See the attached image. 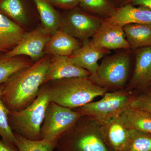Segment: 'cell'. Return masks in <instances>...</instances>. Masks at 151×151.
Masks as SVG:
<instances>
[{
  "instance_id": "1",
  "label": "cell",
  "mask_w": 151,
  "mask_h": 151,
  "mask_svg": "<svg viewBox=\"0 0 151 151\" xmlns=\"http://www.w3.org/2000/svg\"><path fill=\"white\" fill-rule=\"evenodd\" d=\"M50 60L48 57H42L4 83L2 98L9 111H21L34 101L43 85Z\"/></svg>"
},
{
  "instance_id": "2",
  "label": "cell",
  "mask_w": 151,
  "mask_h": 151,
  "mask_svg": "<svg viewBox=\"0 0 151 151\" xmlns=\"http://www.w3.org/2000/svg\"><path fill=\"white\" fill-rule=\"evenodd\" d=\"M47 84L50 101L60 105L76 109L103 96L108 89L97 85L89 77L65 78Z\"/></svg>"
},
{
  "instance_id": "3",
  "label": "cell",
  "mask_w": 151,
  "mask_h": 151,
  "mask_svg": "<svg viewBox=\"0 0 151 151\" xmlns=\"http://www.w3.org/2000/svg\"><path fill=\"white\" fill-rule=\"evenodd\" d=\"M54 151H110L101 125L88 116H81L57 141Z\"/></svg>"
},
{
  "instance_id": "4",
  "label": "cell",
  "mask_w": 151,
  "mask_h": 151,
  "mask_svg": "<svg viewBox=\"0 0 151 151\" xmlns=\"http://www.w3.org/2000/svg\"><path fill=\"white\" fill-rule=\"evenodd\" d=\"M50 101L48 87L45 84L30 105L21 111H9V124L14 133L28 139L40 140L41 129Z\"/></svg>"
},
{
  "instance_id": "5",
  "label": "cell",
  "mask_w": 151,
  "mask_h": 151,
  "mask_svg": "<svg viewBox=\"0 0 151 151\" xmlns=\"http://www.w3.org/2000/svg\"><path fill=\"white\" fill-rule=\"evenodd\" d=\"M136 94L126 89L107 92L99 101L90 102L75 110L102 125L118 117L130 107Z\"/></svg>"
},
{
  "instance_id": "6",
  "label": "cell",
  "mask_w": 151,
  "mask_h": 151,
  "mask_svg": "<svg viewBox=\"0 0 151 151\" xmlns=\"http://www.w3.org/2000/svg\"><path fill=\"white\" fill-rule=\"evenodd\" d=\"M130 59L129 52L105 58L96 73L89 77L97 85L106 89H122L127 83Z\"/></svg>"
},
{
  "instance_id": "7",
  "label": "cell",
  "mask_w": 151,
  "mask_h": 151,
  "mask_svg": "<svg viewBox=\"0 0 151 151\" xmlns=\"http://www.w3.org/2000/svg\"><path fill=\"white\" fill-rule=\"evenodd\" d=\"M81 116L78 111L50 101L41 129V140L57 141Z\"/></svg>"
},
{
  "instance_id": "8",
  "label": "cell",
  "mask_w": 151,
  "mask_h": 151,
  "mask_svg": "<svg viewBox=\"0 0 151 151\" xmlns=\"http://www.w3.org/2000/svg\"><path fill=\"white\" fill-rule=\"evenodd\" d=\"M103 20L76 7L69 10L61 19L60 27L63 30L84 43L93 37Z\"/></svg>"
},
{
  "instance_id": "9",
  "label": "cell",
  "mask_w": 151,
  "mask_h": 151,
  "mask_svg": "<svg viewBox=\"0 0 151 151\" xmlns=\"http://www.w3.org/2000/svg\"><path fill=\"white\" fill-rule=\"evenodd\" d=\"M51 35L43 27H38L25 34L16 46L6 52L5 56L13 58L26 55L38 61L42 58L44 51Z\"/></svg>"
},
{
  "instance_id": "10",
  "label": "cell",
  "mask_w": 151,
  "mask_h": 151,
  "mask_svg": "<svg viewBox=\"0 0 151 151\" xmlns=\"http://www.w3.org/2000/svg\"><path fill=\"white\" fill-rule=\"evenodd\" d=\"M91 41L97 46L108 50H131L123 27L105 19Z\"/></svg>"
},
{
  "instance_id": "11",
  "label": "cell",
  "mask_w": 151,
  "mask_h": 151,
  "mask_svg": "<svg viewBox=\"0 0 151 151\" xmlns=\"http://www.w3.org/2000/svg\"><path fill=\"white\" fill-rule=\"evenodd\" d=\"M132 78L126 90L142 92L151 82V47L137 50Z\"/></svg>"
},
{
  "instance_id": "12",
  "label": "cell",
  "mask_w": 151,
  "mask_h": 151,
  "mask_svg": "<svg viewBox=\"0 0 151 151\" xmlns=\"http://www.w3.org/2000/svg\"><path fill=\"white\" fill-rule=\"evenodd\" d=\"M89 71L74 65L68 56H53L43 84L50 81L72 78L89 77Z\"/></svg>"
},
{
  "instance_id": "13",
  "label": "cell",
  "mask_w": 151,
  "mask_h": 151,
  "mask_svg": "<svg viewBox=\"0 0 151 151\" xmlns=\"http://www.w3.org/2000/svg\"><path fill=\"white\" fill-rule=\"evenodd\" d=\"M109 52L110 50L101 48L89 40L69 57L74 65L87 70L91 76L94 75L98 69L99 60Z\"/></svg>"
},
{
  "instance_id": "14",
  "label": "cell",
  "mask_w": 151,
  "mask_h": 151,
  "mask_svg": "<svg viewBox=\"0 0 151 151\" xmlns=\"http://www.w3.org/2000/svg\"><path fill=\"white\" fill-rule=\"evenodd\" d=\"M105 19L122 27L134 24L151 25V10L127 3L116 8L113 14Z\"/></svg>"
},
{
  "instance_id": "15",
  "label": "cell",
  "mask_w": 151,
  "mask_h": 151,
  "mask_svg": "<svg viewBox=\"0 0 151 151\" xmlns=\"http://www.w3.org/2000/svg\"><path fill=\"white\" fill-rule=\"evenodd\" d=\"M119 116L101 125L103 138L110 151H122L128 140L129 129Z\"/></svg>"
},
{
  "instance_id": "16",
  "label": "cell",
  "mask_w": 151,
  "mask_h": 151,
  "mask_svg": "<svg viewBox=\"0 0 151 151\" xmlns=\"http://www.w3.org/2000/svg\"><path fill=\"white\" fill-rule=\"evenodd\" d=\"M81 46L77 39L58 29L51 35L44 52L53 56L69 57Z\"/></svg>"
},
{
  "instance_id": "17",
  "label": "cell",
  "mask_w": 151,
  "mask_h": 151,
  "mask_svg": "<svg viewBox=\"0 0 151 151\" xmlns=\"http://www.w3.org/2000/svg\"><path fill=\"white\" fill-rule=\"evenodd\" d=\"M26 33L20 25L0 13V52L13 49Z\"/></svg>"
},
{
  "instance_id": "18",
  "label": "cell",
  "mask_w": 151,
  "mask_h": 151,
  "mask_svg": "<svg viewBox=\"0 0 151 151\" xmlns=\"http://www.w3.org/2000/svg\"><path fill=\"white\" fill-rule=\"evenodd\" d=\"M128 129L137 130L151 134V114L138 108L129 107L119 116Z\"/></svg>"
},
{
  "instance_id": "19",
  "label": "cell",
  "mask_w": 151,
  "mask_h": 151,
  "mask_svg": "<svg viewBox=\"0 0 151 151\" xmlns=\"http://www.w3.org/2000/svg\"><path fill=\"white\" fill-rule=\"evenodd\" d=\"M123 28L131 49L151 47V25L134 24Z\"/></svg>"
},
{
  "instance_id": "20",
  "label": "cell",
  "mask_w": 151,
  "mask_h": 151,
  "mask_svg": "<svg viewBox=\"0 0 151 151\" xmlns=\"http://www.w3.org/2000/svg\"><path fill=\"white\" fill-rule=\"evenodd\" d=\"M37 9L42 27L52 35L59 29L61 19L48 0H32Z\"/></svg>"
},
{
  "instance_id": "21",
  "label": "cell",
  "mask_w": 151,
  "mask_h": 151,
  "mask_svg": "<svg viewBox=\"0 0 151 151\" xmlns=\"http://www.w3.org/2000/svg\"><path fill=\"white\" fill-rule=\"evenodd\" d=\"M33 64L29 60L20 56L9 58L4 55H0V84L5 83L14 74Z\"/></svg>"
},
{
  "instance_id": "22",
  "label": "cell",
  "mask_w": 151,
  "mask_h": 151,
  "mask_svg": "<svg viewBox=\"0 0 151 151\" xmlns=\"http://www.w3.org/2000/svg\"><path fill=\"white\" fill-rule=\"evenodd\" d=\"M0 13L21 25L27 21V11L22 0H0Z\"/></svg>"
},
{
  "instance_id": "23",
  "label": "cell",
  "mask_w": 151,
  "mask_h": 151,
  "mask_svg": "<svg viewBox=\"0 0 151 151\" xmlns=\"http://www.w3.org/2000/svg\"><path fill=\"white\" fill-rule=\"evenodd\" d=\"M79 6L86 12L103 19L110 17L117 8L110 0H81Z\"/></svg>"
},
{
  "instance_id": "24",
  "label": "cell",
  "mask_w": 151,
  "mask_h": 151,
  "mask_svg": "<svg viewBox=\"0 0 151 151\" xmlns=\"http://www.w3.org/2000/svg\"><path fill=\"white\" fill-rule=\"evenodd\" d=\"M122 151H151V134L129 129V137Z\"/></svg>"
},
{
  "instance_id": "25",
  "label": "cell",
  "mask_w": 151,
  "mask_h": 151,
  "mask_svg": "<svg viewBox=\"0 0 151 151\" xmlns=\"http://www.w3.org/2000/svg\"><path fill=\"white\" fill-rule=\"evenodd\" d=\"M14 134L15 145L19 151H54L57 141L31 140Z\"/></svg>"
},
{
  "instance_id": "26",
  "label": "cell",
  "mask_w": 151,
  "mask_h": 151,
  "mask_svg": "<svg viewBox=\"0 0 151 151\" xmlns=\"http://www.w3.org/2000/svg\"><path fill=\"white\" fill-rule=\"evenodd\" d=\"M3 87L4 84H0V137L6 142L15 145V136L9 124V110L2 98Z\"/></svg>"
},
{
  "instance_id": "27",
  "label": "cell",
  "mask_w": 151,
  "mask_h": 151,
  "mask_svg": "<svg viewBox=\"0 0 151 151\" xmlns=\"http://www.w3.org/2000/svg\"><path fill=\"white\" fill-rule=\"evenodd\" d=\"M130 106L151 114V96L144 92L136 94L131 102Z\"/></svg>"
},
{
  "instance_id": "28",
  "label": "cell",
  "mask_w": 151,
  "mask_h": 151,
  "mask_svg": "<svg viewBox=\"0 0 151 151\" xmlns=\"http://www.w3.org/2000/svg\"><path fill=\"white\" fill-rule=\"evenodd\" d=\"M53 6L70 10L79 6L81 0H48Z\"/></svg>"
},
{
  "instance_id": "29",
  "label": "cell",
  "mask_w": 151,
  "mask_h": 151,
  "mask_svg": "<svg viewBox=\"0 0 151 151\" xmlns=\"http://www.w3.org/2000/svg\"><path fill=\"white\" fill-rule=\"evenodd\" d=\"M0 151H19L16 145L0 139Z\"/></svg>"
},
{
  "instance_id": "30",
  "label": "cell",
  "mask_w": 151,
  "mask_h": 151,
  "mask_svg": "<svg viewBox=\"0 0 151 151\" xmlns=\"http://www.w3.org/2000/svg\"><path fill=\"white\" fill-rule=\"evenodd\" d=\"M127 3H129L134 6L145 8L151 10V0H129Z\"/></svg>"
},
{
  "instance_id": "31",
  "label": "cell",
  "mask_w": 151,
  "mask_h": 151,
  "mask_svg": "<svg viewBox=\"0 0 151 151\" xmlns=\"http://www.w3.org/2000/svg\"><path fill=\"white\" fill-rule=\"evenodd\" d=\"M151 96V82L143 92Z\"/></svg>"
},
{
  "instance_id": "32",
  "label": "cell",
  "mask_w": 151,
  "mask_h": 151,
  "mask_svg": "<svg viewBox=\"0 0 151 151\" xmlns=\"http://www.w3.org/2000/svg\"></svg>"
}]
</instances>
